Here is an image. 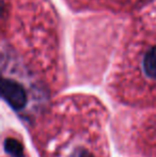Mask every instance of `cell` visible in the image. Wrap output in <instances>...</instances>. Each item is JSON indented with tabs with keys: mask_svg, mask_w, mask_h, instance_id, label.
Returning a JSON list of instances; mask_svg holds the SVG:
<instances>
[{
	"mask_svg": "<svg viewBox=\"0 0 156 157\" xmlns=\"http://www.w3.org/2000/svg\"><path fill=\"white\" fill-rule=\"evenodd\" d=\"M1 94L6 103L15 110L23 109L27 103V95H26L25 89L21 83L12 79H2Z\"/></svg>",
	"mask_w": 156,
	"mask_h": 157,
	"instance_id": "1",
	"label": "cell"
},
{
	"mask_svg": "<svg viewBox=\"0 0 156 157\" xmlns=\"http://www.w3.org/2000/svg\"><path fill=\"white\" fill-rule=\"evenodd\" d=\"M135 0H70V2L78 6L85 8H112L119 9L122 6H128Z\"/></svg>",
	"mask_w": 156,
	"mask_h": 157,
	"instance_id": "2",
	"label": "cell"
},
{
	"mask_svg": "<svg viewBox=\"0 0 156 157\" xmlns=\"http://www.w3.org/2000/svg\"><path fill=\"white\" fill-rule=\"evenodd\" d=\"M4 150L12 157H24V147L18 140L14 138H8L4 141Z\"/></svg>",
	"mask_w": 156,
	"mask_h": 157,
	"instance_id": "3",
	"label": "cell"
},
{
	"mask_svg": "<svg viewBox=\"0 0 156 157\" xmlns=\"http://www.w3.org/2000/svg\"><path fill=\"white\" fill-rule=\"evenodd\" d=\"M69 157H93V155L86 147H77L70 154Z\"/></svg>",
	"mask_w": 156,
	"mask_h": 157,
	"instance_id": "4",
	"label": "cell"
}]
</instances>
